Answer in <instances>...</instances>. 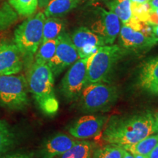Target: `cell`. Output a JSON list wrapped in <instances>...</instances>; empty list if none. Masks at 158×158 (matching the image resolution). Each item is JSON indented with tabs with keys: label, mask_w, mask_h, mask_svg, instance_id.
<instances>
[{
	"label": "cell",
	"mask_w": 158,
	"mask_h": 158,
	"mask_svg": "<svg viewBox=\"0 0 158 158\" xmlns=\"http://www.w3.org/2000/svg\"><path fill=\"white\" fill-rule=\"evenodd\" d=\"M157 133L155 115L146 112L127 117H113L105 128L102 138L108 143L122 147L137 143Z\"/></svg>",
	"instance_id": "1"
},
{
	"label": "cell",
	"mask_w": 158,
	"mask_h": 158,
	"mask_svg": "<svg viewBox=\"0 0 158 158\" xmlns=\"http://www.w3.org/2000/svg\"><path fill=\"white\" fill-rule=\"evenodd\" d=\"M43 13L29 16L20 24L14 32V43L23 58H31L42 43L43 24L45 20Z\"/></svg>",
	"instance_id": "2"
},
{
	"label": "cell",
	"mask_w": 158,
	"mask_h": 158,
	"mask_svg": "<svg viewBox=\"0 0 158 158\" xmlns=\"http://www.w3.org/2000/svg\"><path fill=\"white\" fill-rule=\"evenodd\" d=\"M124 49L118 45H106L89 56L87 68V84L106 79L116 62L123 56ZM86 84V85H87Z\"/></svg>",
	"instance_id": "3"
},
{
	"label": "cell",
	"mask_w": 158,
	"mask_h": 158,
	"mask_svg": "<svg viewBox=\"0 0 158 158\" xmlns=\"http://www.w3.org/2000/svg\"><path fill=\"white\" fill-rule=\"evenodd\" d=\"M28 84L22 75L0 76V105L10 110H22L29 104Z\"/></svg>",
	"instance_id": "4"
},
{
	"label": "cell",
	"mask_w": 158,
	"mask_h": 158,
	"mask_svg": "<svg viewBox=\"0 0 158 158\" xmlns=\"http://www.w3.org/2000/svg\"><path fill=\"white\" fill-rule=\"evenodd\" d=\"M117 97V89L114 86L101 82L89 84L80 94L81 107L90 112L106 109L116 101Z\"/></svg>",
	"instance_id": "5"
},
{
	"label": "cell",
	"mask_w": 158,
	"mask_h": 158,
	"mask_svg": "<svg viewBox=\"0 0 158 158\" xmlns=\"http://www.w3.org/2000/svg\"><path fill=\"white\" fill-rule=\"evenodd\" d=\"M27 81L29 89L37 104L45 99L55 96L54 76L47 64L35 62L29 69Z\"/></svg>",
	"instance_id": "6"
},
{
	"label": "cell",
	"mask_w": 158,
	"mask_h": 158,
	"mask_svg": "<svg viewBox=\"0 0 158 158\" xmlns=\"http://www.w3.org/2000/svg\"><path fill=\"white\" fill-rule=\"evenodd\" d=\"M89 56L79 58L63 77L61 82V92L69 100L80 96L81 91L87 84V68Z\"/></svg>",
	"instance_id": "7"
},
{
	"label": "cell",
	"mask_w": 158,
	"mask_h": 158,
	"mask_svg": "<svg viewBox=\"0 0 158 158\" xmlns=\"http://www.w3.org/2000/svg\"><path fill=\"white\" fill-rule=\"evenodd\" d=\"M57 39L58 42L56 52L48 63L54 76L62 73L65 69L71 66L79 59L77 49L68 33L64 31L57 37Z\"/></svg>",
	"instance_id": "8"
},
{
	"label": "cell",
	"mask_w": 158,
	"mask_h": 158,
	"mask_svg": "<svg viewBox=\"0 0 158 158\" xmlns=\"http://www.w3.org/2000/svg\"><path fill=\"white\" fill-rule=\"evenodd\" d=\"M98 19L92 23L91 30L102 37L106 45H112L117 38L121 29L122 23L114 13L103 8L96 11Z\"/></svg>",
	"instance_id": "9"
},
{
	"label": "cell",
	"mask_w": 158,
	"mask_h": 158,
	"mask_svg": "<svg viewBox=\"0 0 158 158\" xmlns=\"http://www.w3.org/2000/svg\"><path fill=\"white\" fill-rule=\"evenodd\" d=\"M70 37L78 51L79 58L89 56L100 47L106 45L102 37L85 27L76 29Z\"/></svg>",
	"instance_id": "10"
},
{
	"label": "cell",
	"mask_w": 158,
	"mask_h": 158,
	"mask_svg": "<svg viewBox=\"0 0 158 158\" xmlns=\"http://www.w3.org/2000/svg\"><path fill=\"white\" fill-rule=\"evenodd\" d=\"M118 37L122 48L126 50L147 51L158 43V39L156 37L148 36L141 31L123 24L121 27Z\"/></svg>",
	"instance_id": "11"
},
{
	"label": "cell",
	"mask_w": 158,
	"mask_h": 158,
	"mask_svg": "<svg viewBox=\"0 0 158 158\" xmlns=\"http://www.w3.org/2000/svg\"><path fill=\"white\" fill-rule=\"evenodd\" d=\"M23 66V55L15 43H0V76L18 74Z\"/></svg>",
	"instance_id": "12"
},
{
	"label": "cell",
	"mask_w": 158,
	"mask_h": 158,
	"mask_svg": "<svg viewBox=\"0 0 158 158\" xmlns=\"http://www.w3.org/2000/svg\"><path fill=\"white\" fill-rule=\"evenodd\" d=\"M106 117L103 116L86 115L81 116L73 123L69 128L72 136L79 139H86L100 134L106 124Z\"/></svg>",
	"instance_id": "13"
},
{
	"label": "cell",
	"mask_w": 158,
	"mask_h": 158,
	"mask_svg": "<svg viewBox=\"0 0 158 158\" xmlns=\"http://www.w3.org/2000/svg\"><path fill=\"white\" fill-rule=\"evenodd\" d=\"M76 141L66 134L59 133L45 142L40 151V158H56L73 147Z\"/></svg>",
	"instance_id": "14"
},
{
	"label": "cell",
	"mask_w": 158,
	"mask_h": 158,
	"mask_svg": "<svg viewBox=\"0 0 158 158\" xmlns=\"http://www.w3.org/2000/svg\"><path fill=\"white\" fill-rule=\"evenodd\" d=\"M138 83L143 89L156 92L158 86V56L148 59L142 64Z\"/></svg>",
	"instance_id": "15"
},
{
	"label": "cell",
	"mask_w": 158,
	"mask_h": 158,
	"mask_svg": "<svg viewBox=\"0 0 158 158\" xmlns=\"http://www.w3.org/2000/svg\"><path fill=\"white\" fill-rule=\"evenodd\" d=\"M79 3L80 0H52L45 7L43 13L46 18H59L68 14Z\"/></svg>",
	"instance_id": "16"
},
{
	"label": "cell",
	"mask_w": 158,
	"mask_h": 158,
	"mask_svg": "<svg viewBox=\"0 0 158 158\" xmlns=\"http://www.w3.org/2000/svg\"><path fill=\"white\" fill-rule=\"evenodd\" d=\"M130 0H108L106 5L110 12L117 15L123 25H127L133 18Z\"/></svg>",
	"instance_id": "17"
},
{
	"label": "cell",
	"mask_w": 158,
	"mask_h": 158,
	"mask_svg": "<svg viewBox=\"0 0 158 158\" xmlns=\"http://www.w3.org/2000/svg\"><path fill=\"white\" fill-rule=\"evenodd\" d=\"M95 146L87 141H76L68 151L56 158H92Z\"/></svg>",
	"instance_id": "18"
},
{
	"label": "cell",
	"mask_w": 158,
	"mask_h": 158,
	"mask_svg": "<svg viewBox=\"0 0 158 158\" xmlns=\"http://www.w3.org/2000/svg\"><path fill=\"white\" fill-rule=\"evenodd\" d=\"M65 23L63 20L56 17L45 18L43 24L42 43L54 40L64 32Z\"/></svg>",
	"instance_id": "19"
},
{
	"label": "cell",
	"mask_w": 158,
	"mask_h": 158,
	"mask_svg": "<svg viewBox=\"0 0 158 158\" xmlns=\"http://www.w3.org/2000/svg\"><path fill=\"white\" fill-rule=\"evenodd\" d=\"M158 143V133L150 135L146 137L141 141L130 145L122 146V148L127 150L132 154H138V155L147 156L149 155L156 145Z\"/></svg>",
	"instance_id": "20"
},
{
	"label": "cell",
	"mask_w": 158,
	"mask_h": 158,
	"mask_svg": "<svg viewBox=\"0 0 158 158\" xmlns=\"http://www.w3.org/2000/svg\"><path fill=\"white\" fill-rule=\"evenodd\" d=\"M15 143V135L5 120H0V157L12 149Z\"/></svg>",
	"instance_id": "21"
},
{
	"label": "cell",
	"mask_w": 158,
	"mask_h": 158,
	"mask_svg": "<svg viewBox=\"0 0 158 158\" xmlns=\"http://www.w3.org/2000/svg\"><path fill=\"white\" fill-rule=\"evenodd\" d=\"M58 39L50 40L41 43L35 55V62L38 64H47L54 56Z\"/></svg>",
	"instance_id": "22"
},
{
	"label": "cell",
	"mask_w": 158,
	"mask_h": 158,
	"mask_svg": "<svg viewBox=\"0 0 158 158\" xmlns=\"http://www.w3.org/2000/svg\"><path fill=\"white\" fill-rule=\"evenodd\" d=\"M12 8L21 16L32 15L38 7V0H8Z\"/></svg>",
	"instance_id": "23"
},
{
	"label": "cell",
	"mask_w": 158,
	"mask_h": 158,
	"mask_svg": "<svg viewBox=\"0 0 158 158\" xmlns=\"http://www.w3.org/2000/svg\"><path fill=\"white\" fill-rule=\"evenodd\" d=\"M19 19V15L8 3L0 5V31L6 30Z\"/></svg>",
	"instance_id": "24"
},
{
	"label": "cell",
	"mask_w": 158,
	"mask_h": 158,
	"mask_svg": "<svg viewBox=\"0 0 158 158\" xmlns=\"http://www.w3.org/2000/svg\"><path fill=\"white\" fill-rule=\"evenodd\" d=\"M124 149L116 144L106 145L94 149L92 158H122Z\"/></svg>",
	"instance_id": "25"
},
{
	"label": "cell",
	"mask_w": 158,
	"mask_h": 158,
	"mask_svg": "<svg viewBox=\"0 0 158 158\" xmlns=\"http://www.w3.org/2000/svg\"><path fill=\"white\" fill-rule=\"evenodd\" d=\"M131 9L133 18L140 21H147L152 7L149 2L136 3L132 2Z\"/></svg>",
	"instance_id": "26"
},
{
	"label": "cell",
	"mask_w": 158,
	"mask_h": 158,
	"mask_svg": "<svg viewBox=\"0 0 158 158\" xmlns=\"http://www.w3.org/2000/svg\"><path fill=\"white\" fill-rule=\"evenodd\" d=\"M38 106L43 113L47 115H54L59 110V102L56 96L45 99L38 103Z\"/></svg>",
	"instance_id": "27"
},
{
	"label": "cell",
	"mask_w": 158,
	"mask_h": 158,
	"mask_svg": "<svg viewBox=\"0 0 158 158\" xmlns=\"http://www.w3.org/2000/svg\"><path fill=\"white\" fill-rule=\"evenodd\" d=\"M147 22L152 26H158V9L152 8L149 12Z\"/></svg>",
	"instance_id": "28"
},
{
	"label": "cell",
	"mask_w": 158,
	"mask_h": 158,
	"mask_svg": "<svg viewBox=\"0 0 158 158\" xmlns=\"http://www.w3.org/2000/svg\"><path fill=\"white\" fill-rule=\"evenodd\" d=\"M0 158H34L32 155H29V154L25 153H15L11 154V155H3L2 157Z\"/></svg>",
	"instance_id": "29"
},
{
	"label": "cell",
	"mask_w": 158,
	"mask_h": 158,
	"mask_svg": "<svg viewBox=\"0 0 158 158\" xmlns=\"http://www.w3.org/2000/svg\"><path fill=\"white\" fill-rule=\"evenodd\" d=\"M148 158H158V143L148 155Z\"/></svg>",
	"instance_id": "30"
},
{
	"label": "cell",
	"mask_w": 158,
	"mask_h": 158,
	"mask_svg": "<svg viewBox=\"0 0 158 158\" xmlns=\"http://www.w3.org/2000/svg\"><path fill=\"white\" fill-rule=\"evenodd\" d=\"M122 158H134V156L133 154L130 152L129 151H127V150L124 149Z\"/></svg>",
	"instance_id": "31"
},
{
	"label": "cell",
	"mask_w": 158,
	"mask_h": 158,
	"mask_svg": "<svg viewBox=\"0 0 158 158\" xmlns=\"http://www.w3.org/2000/svg\"><path fill=\"white\" fill-rule=\"evenodd\" d=\"M52 0H38V6L40 7H45Z\"/></svg>",
	"instance_id": "32"
},
{
	"label": "cell",
	"mask_w": 158,
	"mask_h": 158,
	"mask_svg": "<svg viewBox=\"0 0 158 158\" xmlns=\"http://www.w3.org/2000/svg\"><path fill=\"white\" fill-rule=\"evenodd\" d=\"M152 36L158 39V26H152Z\"/></svg>",
	"instance_id": "33"
},
{
	"label": "cell",
	"mask_w": 158,
	"mask_h": 158,
	"mask_svg": "<svg viewBox=\"0 0 158 158\" xmlns=\"http://www.w3.org/2000/svg\"><path fill=\"white\" fill-rule=\"evenodd\" d=\"M149 2L152 8L158 9V0H150Z\"/></svg>",
	"instance_id": "34"
},
{
	"label": "cell",
	"mask_w": 158,
	"mask_h": 158,
	"mask_svg": "<svg viewBox=\"0 0 158 158\" xmlns=\"http://www.w3.org/2000/svg\"><path fill=\"white\" fill-rule=\"evenodd\" d=\"M133 2L136 3H144V2H149L150 0H130Z\"/></svg>",
	"instance_id": "35"
},
{
	"label": "cell",
	"mask_w": 158,
	"mask_h": 158,
	"mask_svg": "<svg viewBox=\"0 0 158 158\" xmlns=\"http://www.w3.org/2000/svg\"><path fill=\"white\" fill-rule=\"evenodd\" d=\"M134 156V158H148L147 156H143V155H138V154H133Z\"/></svg>",
	"instance_id": "36"
},
{
	"label": "cell",
	"mask_w": 158,
	"mask_h": 158,
	"mask_svg": "<svg viewBox=\"0 0 158 158\" xmlns=\"http://www.w3.org/2000/svg\"><path fill=\"white\" fill-rule=\"evenodd\" d=\"M155 119H156V122H157V127H158V113L155 115Z\"/></svg>",
	"instance_id": "37"
},
{
	"label": "cell",
	"mask_w": 158,
	"mask_h": 158,
	"mask_svg": "<svg viewBox=\"0 0 158 158\" xmlns=\"http://www.w3.org/2000/svg\"><path fill=\"white\" fill-rule=\"evenodd\" d=\"M89 1L90 2H95L98 1V0H89Z\"/></svg>",
	"instance_id": "38"
},
{
	"label": "cell",
	"mask_w": 158,
	"mask_h": 158,
	"mask_svg": "<svg viewBox=\"0 0 158 158\" xmlns=\"http://www.w3.org/2000/svg\"><path fill=\"white\" fill-rule=\"evenodd\" d=\"M156 92H158V86H157V89H156Z\"/></svg>",
	"instance_id": "39"
}]
</instances>
